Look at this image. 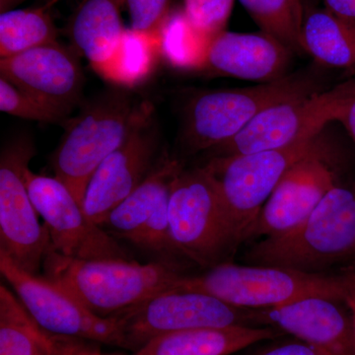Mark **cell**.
<instances>
[{
	"mask_svg": "<svg viewBox=\"0 0 355 355\" xmlns=\"http://www.w3.org/2000/svg\"><path fill=\"white\" fill-rule=\"evenodd\" d=\"M44 277L62 286L100 317L127 312L147 299L174 289L182 277L166 261L140 263L125 259L80 260L49 250Z\"/></svg>",
	"mask_w": 355,
	"mask_h": 355,
	"instance_id": "cell-1",
	"label": "cell"
},
{
	"mask_svg": "<svg viewBox=\"0 0 355 355\" xmlns=\"http://www.w3.org/2000/svg\"><path fill=\"white\" fill-rule=\"evenodd\" d=\"M150 108L127 91L114 89L85 103L77 116L64 121L51 167L81 205L96 169L127 140Z\"/></svg>",
	"mask_w": 355,
	"mask_h": 355,
	"instance_id": "cell-2",
	"label": "cell"
},
{
	"mask_svg": "<svg viewBox=\"0 0 355 355\" xmlns=\"http://www.w3.org/2000/svg\"><path fill=\"white\" fill-rule=\"evenodd\" d=\"M355 258V189L336 184L304 221L286 234L265 238L245 254L250 265L322 273Z\"/></svg>",
	"mask_w": 355,
	"mask_h": 355,
	"instance_id": "cell-3",
	"label": "cell"
},
{
	"mask_svg": "<svg viewBox=\"0 0 355 355\" xmlns=\"http://www.w3.org/2000/svg\"><path fill=\"white\" fill-rule=\"evenodd\" d=\"M352 273L330 275L275 266L220 263L198 275H182L174 289L205 292L243 309L263 310L310 296L345 300Z\"/></svg>",
	"mask_w": 355,
	"mask_h": 355,
	"instance_id": "cell-4",
	"label": "cell"
},
{
	"mask_svg": "<svg viewBox=\"0 0 355 355\" xmlns=\"http://www.w3.org/2000/svg\"><path fill=\"white\" fill-rule=\"evenodd\" d=\"M317 139L272 150L219 156L207 164L216 178L235 247L249 239L263 205L292 166L323 150Z\"/></svg>",
	"mask_w": 355,
	"mask_h": 355,
	"instance_id": "cell-5",
	"label": "cell"
},
{
	"mask_svg": "<svg viewBox=\"0 0 355 355\" xmlns=\"http://www.w3.org/2000/svg\"><path fill=\"white\" fill-rule=\"evenodd\" d=\"M170 234L176 254L205 268L234 251L216 178L209 166L182 170L170 187Z\"/></svg>",
	"mask_w": 355,
	"mask_h": 355,
	"instance_id": "cell-6",
	"label": "cell"
},
{
	"mask_svg": "<svg viewBox=\"0 0 355 355\" xmlns=\"http://www.w3.org/2000/svg\"><path fill=\"white\" fill-rule=\"evenodd\" d=\"M321 90L315 78L304 72L254 87L200 93L187 108V144L193 151L216 148L268 107Z\"/></svg>",
	"mask_w": 355,
	"mask_h": 355,
	"instance_id": "cell-7",
	"label": "cell"
},
{
	"mask_svg": "<svg viewBox=\"0 0 355 355\" xmlns=\"http://www.w3.org/2000/svg\"><path fill=\"white\" fill-rule=\"evenodd\" d=\"M0 272L33 319L53 335L125 349L120 315L100 317L44 275L16 266L0 250Z\"/></svg>",
	"mask_w": 355,
	"mask_h": 355,
	"instance_id": "cell-8",
	"label": "cell"
},
{
	"mask_svg": "<svg viewBox=\"0 0 355 355\" xmlns=\"http://www.w3.org/2000/svg\"><path fill=\"white\" fill-rule=\"evenodd\" d=\"M355 78L329 90L292 98L268 107L225 144L221 156L272 150L318 137L327 123L338 121Z\"/></svg>",
	"mask_w": 355,
	"mask_h": 355,
	"instance_id": "cell-9",
	"label": "cell"
},
{
	"mask_svg": "<svg viewBox=\"0 0 355 355\" xmlns=\"http://www.w3.org/2000/svg\"><path fill=\"white\" fill-rule=\"evenodd\" d=\"M254 313V310L235 307L205 292L169 289L119 315L123 321L125 349L132 352L166 334L256 326Z\"/></svg>",
	"mask_w": 355,
	"mask_h": 355,
	"instance_id": "cell-10",
	"label": "cell"
},
{
	"mask_svg": "<svg viewBox=\"0 0 355 355\" xmlns=\"http://www.w3.org/2000/svg\"><path fill=\"white\" fill-rule=\"evenodd\" d=\"M35 148L28 139L4 147L0 155V250L16 266L39 275L51 248L50 234L40 223L26 184Z\"/></svg>",
	"mask_w": 355,
	"mask_h": 355,
	"instance_id": "cell-11",
	"label": "cell"
},
{
	"mask_svg": "<svg viewBox=\"0 0 355 355\" xmlns=\"http://www.w3.org/2000/svg\"><path fill=\"white\" fill-rule=\"evenodd\" d=\"M26 184L48 229L53 251L80 260H130L114 236L89 218L81 203L57 177L42 176L28 169Z\"/></svg>",
	"mask_w": 355,
	"mask_h": 355,
	"instance_id": "cell-12",
	"label": "cell"
},
{
	"mask_svg": "<svg viewBox=\"0 0 355 355\" xmlns=\"http://www.w3.org/2000/svg\"><path fill=\"white\" fill-rule=\"evenodd\" d=\"M157 144L150 108L127 140L103 161L91 177L83 202L91 220L102 227L110 212L146 179L156 163Z\"/></svg>",
	"mask_w": 355,
	"mask_h": 355,
	"instance_id": "cell-13",
	"label": "cell"
},
{
	"mask_svg": "<svg viewBox=\"0 0 355 355\" xmlns=\"http://www.w3.org/2000/svg\"><path fill=\"white\" fill-rule=\"evenodd\" d=\"M80 58L71 46L55 42L1 58L0 74L16 87L69 116L83 96Z\"/></svg>",
	"mask_w": 355,
	"mask_h": 355,
	"instance_id": "cell-14",
	"label": "cell"
},
{
	"mask_svg": "<svg viewBox=\"0 0 355 355\" xmlns=\"http://www.w3.org/2000/svg\"><path fill=\"white\" fill-rule=\"evenodd\" d=\"M254 324L272 327L330 355H355L352 315L342 299L310 296L254 310Z\"/></svg>",
	"mask_w": 355,
	"mask_h": 355,
	"instance_id": "cell-15",
	"label": "cell"
},
{
	"mask_svg": "<svg viewBox=\"0 0 355 355\" xmlns=\"http://www.w3.org/2000/svg\"><path fill=\"white\" fill-rule=\"evenodd\" d=\"M336 184L324 150L292 166L268 198L250 238L277 237L297 227Z\"/></svg>",
	"mask_w": 355,
	"mask_h": 355,
	"instance_id": "cell-16",
	"label": "cell"
},
{
	"mask_svg": "<svg viewBox=\"0 0 355 355\" xmlns=\"http://www.w3.org/2000/svg\"><path fill=\"white\" fill-rule=\"evenodd\" d=\"M292 51L266 33L224 30L212 37L202 70L216 76L272 83L286 76Z\"/></svg>",
	"mask_w": 355,
	"mask_h": 355,
	"instance_id": "cell-17",
	"label": "cell"
},
{
	"mask_svg": "<svg viewBox=\"0 0 355 355\" xmlns=\"http://www.w3.org/2000/svg\"><path fill=\"white\" fill-rule=\"evenodd\" d=\"M123 0H83L69 22L70 46L107 79L125 28Z\"/></svg>",
	"mask_w": 355,
	"mask_h": 355,
	"instance_id": "cell-18",
	"label": "cell"
},
{
	"mask_svg": "<svg viewBox=\"0 0 355 355\" xmlns=\"http://www.w3.org/2000/svg\"><path fill=\"white\" fill-rule=\"evenodd\" d=\"M280 335L272 327L197 329L156 336L130 354H104L95 347L85 355H230Z\"/></svg>",
	"mask_w": 355,
	"mask_h": 355,
	"instance_id": "cell-19",
	"label": "cell"
},
{
	"mask_svg": "<svg viewBox=\"0 0 355 355\" xmlns=\"http://www.w3.org/2000/svg\"><path fill=\"white\" fill-rule=\"evenodd\" d=\"M85 340L53 335L25 309L16 294L0 286V355H84Z\"/></svg>",
	"mask_w": 355,
	"mask_h": 355,
	"instance_id": "cell-20",
	"label": "cell"
},
{
	"mask_svg": "<svg viewBox=\"0 0 355 355\" xmlns=\"http://www.w3.org/2000/svg\"><path fill=\"white\" fill-rule=\"evenodd\" d=\"M300 48L321 65L355 72V23L328 9L305 12Z\"/></svg>",
	"mask_w": 355,
	"mask_h": 355,
	"instance_id": "cell-21",
	"label": "cell"
},
{
	"mask_svg": "<svg viewBox=\"0 0 355 355\" xmlns=\"http://www.w3.org/2000/svg\"><path fill=\"white\" fill-rule=\"evenodd\" d=\"M182 170L177 160L159 159L146 179L110 212L102 227L128 241L170 193L173 180Z\"/></svg>",
	"mask_w": 355,
	"mask_h": 355,
	"instance_id": "cell-22",
	"label": "cell"
},
{
	"mask_svg": "<svg viewBox=\"0 0 355 355\" xmlns=\"http://www.w3.org/2000/svg\"><path fill=\"white\" fill-rule=\"evenodd\" d=\"M50 10L43 6L0 14V58L58 42V30Z\"/></svg>",
	"mask_w": 355,
	"mask_h": 355,
	"instance_id": "cell-23",
	"label": "cell"
},
{
	"mask_svg": "<svg viewBox=\"0 0 355 355\" xmlns=\"http://www.w3.org/2000/svg\"><path fill=\"white\" fill-rule=\"evenodd\" d=\"M161 57L172 67L202 70L210 38L202 34L183 9H171L158 34Z\"/></svg>",
	"mask_w": 355,
	"mask_h": 355,
	"instance_id": "cell-24",
	"label": "cell"
},
{
	"mask_svg": "<svg viewBox=\"0 0 355 355\" xmlns=\"http://www.w3.org/2000/svg\"><path fill=\"white\" fill-rule=\"evenodd\" d=\"M160 57L157 35L125 28L107 80L128 87L137 85L153 73Z\"/></svg>",
	"mask_w": 355,
	"mask_h": 355,
	"instance_id": "cell-25",
	"label": "cell"
},
{
	"mask_svg": "<svg viewBox=\"0 0 355 355\" xmlns=\"http://www.w3.org/2000/svg\"><path fill=\"white\" fill-rule=\"evenodd\" d=\"M261 32L293 53H300V33L305 10L302 0H239Z\"/></svg>",
	"mask_w": 355,
	"mask_h": 355,
	"instance_id": "cell-26",
	"label": "cell"
},
{
	"mask_svg": "<svg viewBox=\"0 0 355 355\" xmlns=\"http://www.w3.org/2000/svg\"><path fill=\"white\" fill-rule=\"evenodd\" d=\"M0 110L18 118L41 123H64L67 120L64 112L16 87L3 77L0 78Z\"/></svg>",
	"mask_w": 355,
	"mask_h": 355,
	"instance_id": "cell-27",
	"label": "cell"
},
{
	"mask_svg": "<svg viewBox=\"0 0 355 355\" xmlns=\"http://www.w3.org/2000/svg\"><path fill=\"white\" fill-rule=\"evenodd\" d=\"M169 193L128 242L153 254H176L170 234Z\"/></svg>",
	"mask_w": 355,
	"mask_h": 355,
	"instance_id": "cell-28",
	"label": "cell"
},
{
	"mask_svg": "<svg viewBox=\"0 0 355 355\" xmlns=\"http://www.w3.org/2000/svg\"><path fill=\"white\" fill-rule=\"evenodd\" d=\"M234 0H184V10L193 25L211 39L226 30Z\"/></svg>",
	"mask_w": 355,
	"mask_h": 355,
	"instance_id": "cell-29",
	"label": "cell"
},
{
	"mask_svg": "<svg viewBox=\"0 0 355 355\" xmlns=\"http://www.w3.org/2000/svg\"><path fill=\"white\" fill-rule=\"evenodd\" d=\"M171 0H123L132 21V29L157 35L171 11Z\"/></svg>",
	"mask_w": 355,
	"mask_h": 355,
	"instance_id": "cell-30",
	"label": "cell"
},
{
	"mask_svg": "<svg viewBox=\"0 0 355 355\" xmlns=\"http://www.w3.org/2000/svg\"><path fill=\"white\" fill-rule=\"evenodd\" d=\"M251 355H330L301 340H286L273 343L266 349Z\"/></svg>",
	"mask_w": 355,
	"mask_h": 355,
	"instance_id": "cell-31",
	"label": "cell"
},
{
	"mask_svg": "<svg viewBox=\"0 0 355 355\" xmlns=\"http://www.w3.org/2000/svg\"><path fill=\"white\" fill-rule=\"evenodd\" d=\"M324 8L336 16L355 23V0H322Z\"/></svg>",
	"mask_w": 355,
	"mask_h": 355,
	"instance_id": "cell-32",
	"label": "cell"
},
{
	"mask_svg": "<svg viewBox=\"0 0 355 355\" xmlns=\"http://www.w3.org/2000/svg\"><path fill=\"white\" fill-rule=\"evenodd\" d=\"M338 121H340L345 125L350 137L355 142V85L354 90L350 93L349 98L343 105L342 114L338 118Z\"/></svg>",
	"mask_w": 355,
	"mask_h": 355,
	"instance_id": "cell-33",
	"label": "cell"
},
{
	"mask_svg": "<svg viewBox=\"0 0 355 355\" xmlns=\"http://www.w3.org/2000/svg\"><path fill=\"white\" fill-rule=\"evenodd\" d=\"M345 304L349 307L350 315H352V328H354V336L355 342V273H352L349 288L345 294Z\"/></svg>",
	"mask_w": 355,
	"mask_h": 355,
	"instance_id": "cell-34",
	"label": "cell"
},
{
	"mask_svg": "<svg viewBox=\"0 0 355 355\" xmlns=\"http://www.w3.org/2000/svg\"><path fill=\"white\" fill-rule=\"evenodd\" d=\"M25 1H27V0H0V12L11 10L18 4L23 3Z\"/></svg>",
	"mask_w": 355,
	"mask_h": 355,
	"instance_id": "cell-35",
	"label": "cell"
},
{
	"mask_svg": "<svg viewBox=\"0 0 355 355\" xmlns=\"http://www.w3.org/2000/svg\"><path fill=\"white\" fill-rule=\"evenodd\" d=\"M58 1H60V0H46L44 6H46V8L51 9V7L57 4Z\"/></svg>",
	"mask_w": 355,
	"mask_h": 355,
	"instance_id": "cell-36",
	"label": "cell"
},
{
	"mask_svg": "<svg viewBox=\"0 0 355 355\" xmlns=\"http://www.w3.org/2000/svg\"><path fill=\"white\" fill-rule=\"evenodd\" d=\"M354 261H355V258H354Z\"/></svg>",
	"mask_w": 355,
	"mask_h": 355,
	"instance_id": "cell-37",
	"label": "cell"
}]
</instances>
